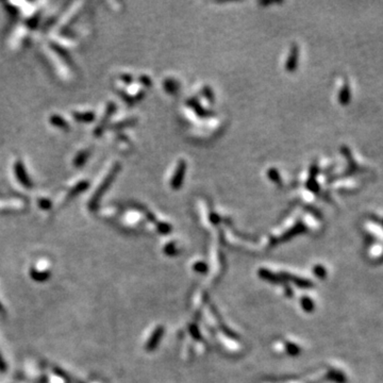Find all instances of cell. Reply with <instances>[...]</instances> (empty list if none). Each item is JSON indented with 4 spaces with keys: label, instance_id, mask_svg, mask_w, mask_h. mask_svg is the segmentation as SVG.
<instances>
[{
    "label": "cell",
    "instance_id": "cell-1",
    "mask_svg": "<svg viewBox=\"0 0 383 383\" xmlns=\"http://www.w3.org/2000/svg\"><path fill=\"white\" fill-rule=\"evenodd\" d=\"M0 371H1V372L5 371V363L3 361L1 355H0Z\"/></svg>",
    "mask_w": 383,
    "mask_h": 383
}]
</instances>
